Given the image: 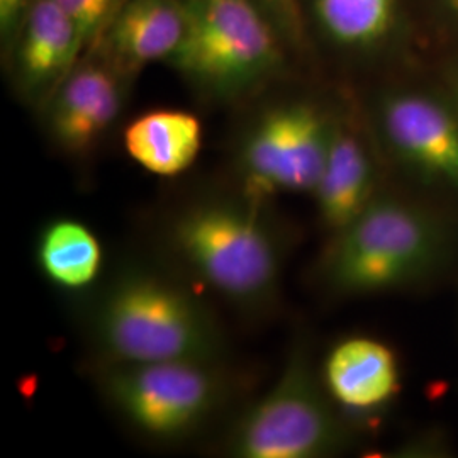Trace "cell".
<instances>
[{
  "label": "cell",
  "instance_id": "obj_1",
  "mask_svg": "<svg viewBox=\"0 0 458 458\" xmlns=\"http://www.w3.org/2000/svg\"><path fill=\"white\" fill-rule=\"evenodd\" d=\"M89 336L98 363L223 361L225 335L191 289L147 267L121 270L96 297Z\"/></svg>",
  "mask_w": 458,
  "mask_h": 458
},
{
  "label": "cell",
  "instance_id": "obj_2",
  "mask_svg": "<svg viewBox=\"0 0 458 458\" xmlns=\"http://www.w3.org/2000/svg\"><path fill=\"white\" fill-rule=\"evenodd\" d=\"M262 199L204 197L172 216L166 243L182 267L214 294L243 311L277 297L284 246Z\"/></svg>",
  "mask_w": 458,
  "mask_h": 458
},
{
  "label": "cell",
  "instance_id": "obj_3",
  "mask_svg": "<svg viewBox=\"0 0 458 458\" xmlns=\"http://www.w3.org/2000/svg\"><path fill=\"white\" fill-rule=\"evenodd\" d=\"M448 233L425 208L378 194L333 234L323 260L327 287L342 295H374L429 276L443 262Z\"/></svg>",
  "mask_w": 458,
  "mask_h": 458
},
{
  "label": "cell",
  "instance_id": "obj_4",
  "mask_svg": "<svg viewBox=\"0 0 458 458\" xmlns=\"http://www.w3.org/2000/svg\"><path fill=\"white\" fill-rule=\"evenodd\" d=\"M187 30L168 65L206 98L229 102L272 81L289 48L253 0H185Z\"/></svg>",
  "mask_w": 458,
  "mask_h": 458
},
{
  "label": "cell",
  "instance_id": "obj_5",
  "mask_svg": "<svg viewBox=\"0 0 458 458\" xmlns=\"http://www.w3.org/2000/svg\"><path fill=\"white\" fill-rule=\"evenodd\" d=\"M98 386L126 425L160 443L196 435L229 395L223 361L98 363Z\"/></svg>",
  "mask_w": 458,
  "mask_h": 458
},
{
  "label": "cell",
  "instance_id": "obj_6",
  "mask_svg": "<svg viewBox=\"0 0 458 458\" xmlns=\"http://www.w3.org/2000/svg\"><path fill=\"white\" fill-rule=\"evenodd\" d=\"M323 378L306 348H294L277 382L231 425L223 452L236 458H321L346 445Z\"/></svg>",
  "mask_w": 458,
  "mask_h": 458
},
{
  "label": "cell",
  "instance_id": "obj_7",
  "mask_svg": "<svg viewBox=\"0 0 458 458\" xmlns=\"http://www.w3.org/2000/svg\"><path fill=\"white\" fill-rule=\"evenodd\" d=\"M335 114L319 102L291 98L255 115L236 153L245 194L262 200L278 194L312 196L327 160Z\"/></svg>",
  "mask_w": 458,
  "mask_h": 458
},
{
  "label": "cell",
  "instance_id": "obj_8",
  "mask_svg": "<svg viewBox=\"0 0 458 458\" xmlns=\"http://www.w3.org/2000/svg\"><path fill=\"white\" fill-rule=\"evenodd\" d=\"M372 126L380 147L414 181L458 192V104L448 89H384Z\"/></svg>",
  "mask_w": 458,
  "mask_h": 458
},
{
  "label": "cell",
  "instance_id": "obj_9",
  "mask_svg": "<svg viewBox=\"0 0 458 458\" xmlns=\"http://www.w3.org/2000/svg\"><path fill=\"white\" fill-rule=\"evenodd\" d=\"M131 81L107 60L85 53L41 109L49 140L70 155L89 153L121 114Z\"/></svg>",
  "mask_w": 458,
  "mask_h": 458
},
{
  "label": "cell",
  "instance_id": "obj_10",
  "mask_svg": "<svg viewBox=\"0 0 458 458\" xmlns=\"http://www.w3.org/2000/svg\"><path fill=\"white\" fill-rule=\"evenodd\" d=\"M82 55V36L72 17L55 0H34L5 56L17 96L41 111Z\"/></svg>",
  "mask_w": 458,
  "mask_h": 458
},
{
  "label": "cell",
  "instance_id": "obj_11",
  "mask_svg": "<svg viewBox=\"0 0 458 458\" xmlns=\"http://www.w3.org/2000/svg\"><path fill=\"white\" fill-rule=\"evenodd\" d=\"M185 30V0H126L87 53L134 77L149 64H168Z\"/></svg>",
  "mask_w": 458,
  "mask_h": 458
},
{
  "label": "cell",
  "instance_id": "obj_12",
  "mask_svg": "<svg viewBox=\"0 0 458 458\" xmlns=\"http://www.w3.org/2000/svg\"><path fill=\"white\" fill-rule=\"evenodd\" d=\"M377 196L374 149L350 115L336 113L325 166L312 192L323 226L333 234L342 231Z\"/></svg>",
  "mask_w": 458,
  "mask_h": 458
},
{
  "label": "cell",
  "instance_id": "obj_13",
  "mask_svg": "<svg viewBox=\"0 0 458 458\" xmlns=\"http://www.w3.org/2000/svg\"><path fill=\"white\" fill-rule=\"evenodd\" d=\"M304 26L327 48L352 58H377L401 47L408 34L403 0H301Z\"/></svg>",
  "mask_w": 458,
  "mask_h": 458
},
{
  "label": "cell",
  "instance_id": "obj_14",
  "mask_svg": "<svg viewBox=\"0 0 458 458\" xmlns=\"http://www.w3.org/2000/svg\"><path fill=\"white\" fill-rule=\"evenodd\" d=\"M321 378L340 408L374 412L387 406L399 391V365L387 344L353 336L329 350Z\"/></svg>",
  "mask_w": 458,
  "mask_h": 458
},
{
  "label": "cell",
  "instance_id": "obj_15",
  "mask_svg": "<svg viewBox=\"0 0 458 458\" xmlns=\"http://www.w3.org/2000/svg\"><path fill=\"white\" fill-rule=\"evenodd\" d=\"M123 141L128 155L149 174L177 177L200 153L202 124L187 111L157 109L131 121Z\"/></svg>",
  "mask_w": 458,
  "mask_h": 458
},
{
  "label": "cell",
  "instance_id": "obj_16",
  "mask_svg": "<svg viewBox=\"0 0 458 458\" xmlns=\"http://www.w3.org/2000/svg\"><path fill=\"white\" fill-rule=\"evenodd\" d=\"M34 257L49 284L70 293L92 287L104 267V248L98 234L73 217L48 221L36 238Z\"/></svg>",
  "mask_w": 458,
  "mask_h": 458
},
{
  "label": "cell",
  "instance_id": "obj_17",
  "mask_svg": "<svg viewBox=\"0 0 458 458\" xmlns=\"http://www.w3.org/2000/svg\"><path fill=\"white\" fill-rule=\"evenodd\" d=\"M79 28L85 53L126 0H55Z\"/></svg>",
  "mask_w": 458,
  "mask_h": 458
},
{
  "label": "cell",
  "instance_id": "obj_18",
  "mask_svg": "<svg viewBox=\"0 0 458 458\" xmlns=\"http://www.w3.org/2000/svg\"><path fill=\"white\" fill-rule=\"evenodd\" d=\"M265 16L272 21L289 48H297L304 41V17L301 0H253Z\"/></svg>",
  "mask_w": 458,
  "mask_h": 458
},
{
  "label": "cell",
  "instance_id": "obj_19",
  "mask_svg": "<svg viewBox=\"0 0 458 458\" xmlns=\"http://www.w3.org/2000/svg\"><path fill=\"white\" fill-rule=\"evenodd\" d=\"M33 4L34 0H0V45L4 58L13 48L17 33Z\"/></svg>",
  "mask_w": 458,
  "mask_h": 458
},
{
  "label": "cell",
  "instance_id": "obj_20",
  "mask_svg": "<svg viewBox=\"0 0 458 458\" xmlns=\"http://www.w3.org/2000/svg\"><path fill=\"white\" fill-rule=\"evenodd\" d=\"M428 11L443 33L458 45V0H425Z\"/></svg>",
  "mask_w": 458,
  "mask_h": 458
},
{
  "label": "cell",
  "instance_id": "obj_21",
  "mask_svg": "<svg viewBox=\"0 0 458 458\" xmlns=\"http://www.w3.org/2000/svg\"><path fill=\"white\" fill-rule=\"evenodd\" d=\"M446 89L452 92L458 104V53L457 56L450 62L448 72H446Z\"/></svg>",
  "mask_w": 458,
  "mask_h": 458
}]
</instances>
